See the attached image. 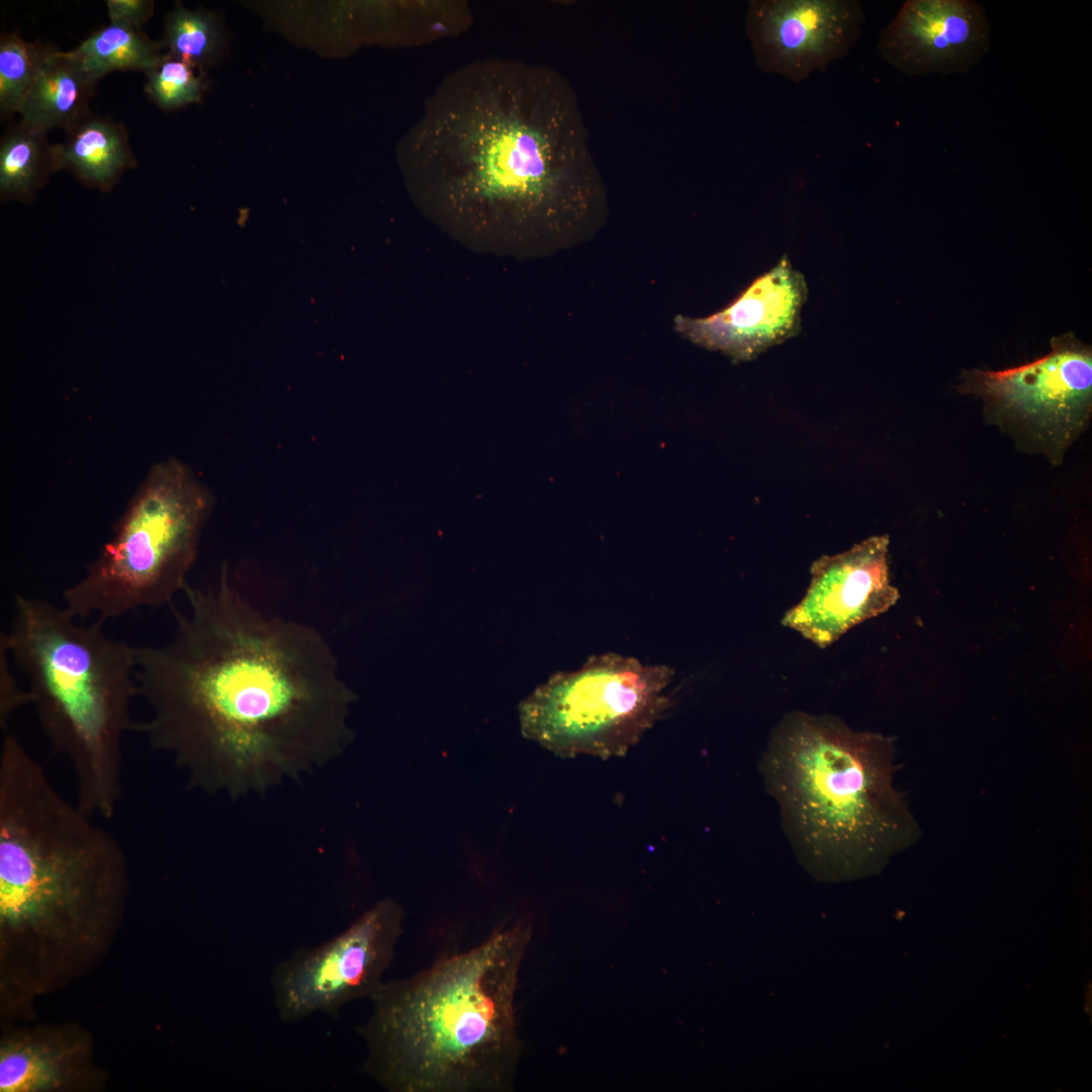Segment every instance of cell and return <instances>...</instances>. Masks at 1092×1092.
I'll return each mask as SVG.
<instances>
[{
	"label": "cell",
	"instance_id": "23",
	"mask_svg": "<svg viewBox=\"0 0 1092 1092\" xmlns=\"http://www.w3.org/2000/svg\"><path fill=\"white\" fill-rule=\"evenodd\" d=\"M11 656L7 644L0 638V727L3 733L8 731L12 716L22 707L30 705L27 688H20L12 672Z\"/></svg>",
	"mask_w": 1092,
	"mask_h": 1092
},
{
	"label": "cell",
	"instance_id": "24",
	"mask_svg": "<svg viewBox=\"0 0 1092 1092\" xmlns=\"http://www.w3.org/2000/svg\"><path fill=\"white\" fill-rule=\"evenodd\" d=\"M106 6L110 23L138 30L154 13V1L150 0H107Z\"/></svg>",
	"mask_w": 1092,
	"mask_h": 1092
},
{
	"label": "cell",
	"instance_id": "19",
	"mask_svg": "<svg viewBox=\"0 0 1092 1092\" xmlns=\"http://www.w3.org/2000/svg\"><path fill=\"white\" fill-rule=\"evenodd\" d=\"M70 53L94 83L115 71L146 73L165 55L142 30L112 23L92 32Z\"/></svg>",
	"mask_w": 1092,
	"mask_h": 1092
},
{
	"label": "cell",
	"instance_id": "1",
	"mask_svg": "<svg viewBox=\"0 0 1092 1092\" xmlns=\"http://www.w3.org/2000/svg\"><path fill=\"white\" fill-rule=\"evenodd\" d=\"M172 636L135 647L136 725L187 784L233 799L265 794L322 768L353 739L354 693L311 626L267 615L222 569L214 584L185 587Z\"/></svg>",
	"mask_w": 1092,
	"mask_h": 1092
},
{
	"label": "cell",
	"instance_id": "8",
	"mask_svg": "<svg viewBox=\"0 0 1092 1092\" xmlns=\"http://www.w3.org/2000/svg\"><path fill=\"white\" fill-rule=\"evenodd\" d=\"M674 671L617 653L560 671L519 707L523 735L562 757L624 756L671 706Z\"/></svg>",
	"mask_w": 1092,
	"mask_h": 1092
},
{
	"label": "cell",
	"instance_id": "14",
	"mask_svg": "<svg viewBox=\"0 0 1092 1092\" xmlns=\"http://www.w3.org/2000/svg\"><path fill=\"white\" fill-rule=\"evenodd\" d=\"M990 47L986 10L974 0H908L878 41L883 59L911 76L968 72Z\"/></svg>",
	"mask_w": 1092,
	"mask_h": 1092
},
{
	"label": "cell",
	"instance_id": "10",
	"mask_svg": "<svg viewBox=\"0 0 1092 1092\" xmlns=\"http://www.w3.org/2000/svg\"><path fill=\"white\" fill-rule=\"evenodd\" d=\"M403 910L392 899L377 902L333 939L296 950L272 976L283 1021L313 1013L338 1014L355 999L371 998L383 983L403 931Z\"/></svg>",
	"mask_w": 1092,
	"mask_h": 1092
},
{
	"label": "cell",
	"instance_id": "5",
	"mask_svg": "<svg viewBox=\"0 0 1092 1092\" xmlns=\"http://www.w3.org/2000/svg\"><path fill=\"white\" fill-rule=\"evenodd\" d=\"M59 793L11 732L0 748V928L4 935L86 942L127 897L115 835Z\"/></svg>",
	"mask_w": 1092,
	"mask_h": 1092
},
{
	"label": "cell",
	"instance_id": "12",
	"mask_svg": "<svg viewBox=\"0 0 1092 1092\" xmlns=\"http://www.w3.org/2000/svg\"><path fill=\"white\" fill-rule=\"evenodd\" d=\"M888 550L887 535L873 536L815 560L809 587L783 625L825 648L853 626L888 611L900 597L890 581Z\"/></svg>",
	"mask_w": 1092,
	"mask_h": 1092
},
{
	"label": "cell",
	"instance_id": "18",
	"mask_svg": "<svg viewBox=\"0 0 1092 1092\" xmlns=\"http://www.w3.org/2000/svg\"><path fill=\"white\" fill-rule=\"evenodd\" d=\"M48 132L21 121L10 127L0 143V192L3 199L28 201L59 170L56 144Z\"/></svg>",
	"mask_w": 1092,
	"mask_h": 1092
},
{
	"label": "cell",
	"instance_id": "21",
	"mask_svg": "<svg viewBox=\"0 0 1092 1092\" xmlns=\"http://www.w3.org/2000/svg\"><path fill=\"white\" fill-rule=\"evenodd\" d=\"M44 51V48L25 41L14 33L1 36L0 110L2 116L18 114Z\"/></svg>",
	"mask_w": 1092,
	"mask_h": 1092
},
{
	"label": "cell",
	"instance_id": "22",
	"mask_svg": "<svg viewBox=\"0 0 1092 1092\" xmlns=\"http://www.w3.org/2000/svg\"><path fill=\"white\" fill-rule=\"evenodd\" d=\"M192 65L164 55L161 61L146 72V92L157 106L164 110L197 102L201 98V81L194 74Z\"/></svg>",
	"mask_w": 1092,
	"mask_h": 1092
},
{
	"label": "cell",
	"instance_id": "3",
	"mask_svg": "<svg viewBox=\"0 0 1092 1092\" xmlns=\"http://www.w3.org/2000/svg\"><path fill=\"white\" fill-rule=\"evenodd\" d=\"M530 927L498 925L476 946L383 982L359 1027L363 1072L391 1092H507L521 1045L515 993Z\"/></svg>",
	"mask_w": 1092,
	"mask_h": 1092
},
{
	"label": "cell",
	"instance_id": "7",
	"mask_svg": "<svg viewBox=\"0 0 1092 1092\" xmlns=\"http://www.w3.org/2000/svg\"><path fill=\"white\" fill-rule=\"evenodd\" d=\"M213 498L183 462L151 466L83 575L63 594L81 620L104 624L169 604L187 586Z\"/></svg>",
	"mask_w": 1092,
	"mask_h": 1092
},
{
	"label": "cell",
	"instance_id": "4",
	"mask_svg": "<svg viewBox=\"0 0 1092 1092\" xmlns=\"http://www.w3.org/2000/svg\"><path fill=\"white\" fill-rule=\"evenodd\" d=\"M894 739L855 731L830 715L788 713L760 761L796 854L815 876L869 875L919 837L894 785Z\"/></svg>",
	"mask_w": 1092,
	"mask_h": 1092
},
{
	"label": "cell",
	"instance_id": "16",
	"mask_svg": "<svg viewBox=\"0 0 1092 1092\" xmlns=\"http://www.w3.org/2000/svg\"><path fill=\"white\" fill-rule=\"evenodd\" d=\"M56 144L60 169L70 170L84 184L109 190L122 173L134 167L123 125L91 112L74 123Z\"/></svg>",
	"mask_w": 1092,
	"mask_h": 1092
},
{
	"label": "cell",
	"instance_id": "13",
	"mask_svg": "<svg viewBox=\"0 0 1092 1092\" xmlns=\"http://www.w3.org/2000/svg\"><path fill=\"white\" fill-rule=\"evenodd\" d=\"M807 297L804 275L785 255L724 309L706 317L678 314L674 329L699 346L750 360L797 335Z\"/></svg>",
	"mask_w": 1092,
	"mask_h": 1092
},
{
	"label": "cell",
	"instance_id": "6",
	"mask_svg": "<svg viewBox=\"0 0 1092 1092\" xmlns=\"http://www.w3.org/2000/svg\"><path fill=\"white\" fill-rule=\"evenodd\" d=\"M23 674L38 725L71 766L76 804L112 819L122 797L123 740L135 731V646L64 606L18 594L1 633Z\"/></svg>",
	"mask_w": 1092,
	"mask_h": 1092
},
{
	"label": "cell",
	"instance_id": "9",
	"mask_svg": "<svg viewBox=\"0 0 1092 1092\" xmlns=\"http://www.w3.org/2000/svg\"><path fill=\"white\" fill-rule=\"evenodd\" d=\"M960 391L980 396L991 420L1016 429L1057 462L1091 416V347L1072 333L1054 337L1051 352L1030 363L965 372Z\"/></svg>",
	"mask_w": 1092,
	"mask_h": 1092
},
{
	"label": "cell",
	"instance_id": "17",
	"mask_svg": "<svg viewBox=\"0 0 1092 1092\" xmlns=\"http://www.w3.org/2000/svg\"><path fill=\"white\" fill-rule=\"evenodd\" d=\"M75 1053L54 1039L22 1036L0 1051V1091L36 1092L61 1088L69 1079Z\"/></svg>",
	"mask_w": 1092,
	"mask_h": 1092
},
{
	"label": "cell",
	"instance_id": "2",
	"mask_svg": "<svg viewBox=\"0 0 1092 1092\" xmlns=\"http://www.w3.org/2000/svg\"><path fill=\"white\" fill-rule=\"evenodd\" d=\"M407 142L418 208L476 252L547 256L588 240L608 217L576 93L548 66L491 60L457 69Z\"/></svg>",
	"mask_w": 1092,
	"mask_h": 1092
},
{
	"label": "cell",
	"instance_id": "20",
	"mask_svg": "<svg viewBox=\"0 0 1092 1092\" xmlns=\"http://www.w3.org/2000/svg\"><path fill=\"white\" fill-rule=\"evenodd\" d=\"M164 42L170 56L195 66L216 57L221 33L209 14L177 5L167 16Z\"/></svg>",
	"mask_w": 1092,
	"mask_h": 1092
},
{
	"label": "cell",
	"instance_id": "11",
	"mask_svg": "<svg viewBox=\"0 0 1092 1092\" xmlns=\"http://www.w3.org/2000/svg\"><path fill=\"white\" fill-rule=\"evenodd\" d=\"M863 22L858 1L754 0L745 31L761 71L800 82L848 53Z\"/></svg>",
	"mask_w": 1092,
	"mask_h": 1092
},
{
	"label": "cell",
	"instance_id": "15",
	"mask_svg": "<svg viewBox=\"0 0 1092 1092\" xmlns=\"http://www.w3.org/2000/svg\"><path fill=\"white\" fill-rule=\"evenodd\" d=\"M95 85L70 51L46 49L19 109L20 121L44 132L68 130L90 112Z\"/></svg>",
	"mask_w": 1092,
	"mask_h": 1092
}]
</instances>
